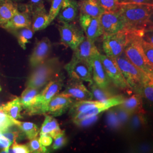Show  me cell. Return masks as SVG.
<instances>
[{
	"label": "cell",
	"instance_id": "cell-4",
	"mask_svg": "<svg viewBox=\"0 0 153 153\" xmlns=\"http://www.w3.org/2000/svg\"><path fill=\"white\" fill-rule=\"evenodd\" d=\"M64 76L59 74L45 86L36 97L35 104L26 111L28 115H45L47 105L55 95L60 92L64 85Z\"/></svg>",
	"mask_w": 153,
	"mask_h": 153
},
{
	"label": "cell",
	"instance_id": "cell-11",
	"mask_svg": "<svg viewBox=\"0 0 153 153\" xmlns=\"http://www.w3.org/2000/svg\"><path fill=\"white\" fill-rule=\"evenodd\" d=\"M74 101L68 95L62 93L57 94L49 101L47 105L45 115L59 116L70 109Z\"/></svg>",
	"mask_w": 153,
	"mask_h": 153
},
{
	"label": "cell",
	"instance_id": "cell-35",
	"mask_svg": "<svg viewBox=\"0 0 153 153\" xmlns=\"http://www.w3.org/2000/svg\"><path fill=\"white\" fill-rule=\"evenodd\" d=\"M63 1L64 0H52L51 5L48 13L49 25L51 22L53 21L56 17L58 16L61 6L62 5Z\"/></svg>",
	"mask_w": 153,
	"mask_h": 153
},
{
	"label": "cell",
	"instance_id": "cell-49",
	"mask_svg": "<svg viewBox=\"0 0 153 153\" xmlns=\"http://www.w3.org/2000/svg\"><path fill=\"white\" fill-rule=\"evenodd\" d=\"M148 78H149V82L153 85V73L148 74Z\"/></svg>",
	"mask_w": 153,
	"mask_h": 153
},
{
	"label": "cell",
	"instance_id": "cell-31",
	"mask_svg": "<svg viewBox=\"0 0 153 153\" xmlns=\"http://www.w3.org/2000/svg\"><path fill=\"white\" fill-rule=\"evenodd\" d=\"M106 122L107 126L112 129L119 130L123 128L114 108L108 109L106 115Z\"/></svg>",
	"mask_w": 153,
	"mask_h": 153
},
{
	"label": "cell",
	"instance_id": "cell-42",
	"mask_svg": "<svg viewBox=\"0 0 153 153\" xmlns=\"http://www.w3.org/2000/svg\"><path fill=\"white\" fill-rule=\"evenodd\" d=\"M99 117V115H96L91 117L85 119L84 120L78 121V123H76V124L81 127H86V126H91L98 120Z\"/></svg>",
	"mask_w": 153,
	"mask_h": 153
},
{
	"label": "cell",
	"instance_id": "cell-12",
	"mask_svg": "<svg viewBox=\"0 0 153 153\" xmlns=\"http://www.w3.org/2000/svg\"><path fill=\"white\" fill-rule=\"evenodd\" d=\"M52 49L51 42L48 38H44L36 43L30 56L29 64L33 69L48 59Z\"/></svg>",
	"mask_w": 153,
	"mask_h": 153
},
{
	"label": "cell",
	"instance_id": "cell-48",
	"mask_svg": "<svg viewBox=\"0 0 153 153\" xmlns=\"http://www.w3.org/2000/svg\"><path fill=\"white\" fill-rule=\"evenodd\" d=\"M0 153H15L13 149H4L2 151L0 152Z\"/></svg>",
	"mask_w": 153,
	"mask_h": 153
},
{
	"label": "cell",
	"instance_id": "cell-6",
	"mask_svg": "<svg viewBox=\"0 0 153 153\" xmlns=\"http://www.w3.org/2000/svg\"><path fill=\"white\" fill-rule=\"evenodd\" d=\"M128 30L124 28L118 33L104 35L103 38V49L106 56L115 59L124 53Z\"/></svg>",
	"mask_w": 153,
	"mask_h": 153
},
{
	"label": "cell",
	"instance_id": "cell-24",
	"mask_svg": "<svg viewBox=\"0 0 153 153\" xmlns=\"http://www.w3.org/2000/svg\"><path fill=\"white\" fill-rule=\"evenodd\" d=\"M18 11L16 4L11 0H0V25L3 26Z\"/></svg>",
	"mask_w": 153,
	"mask_h": 153
},
{
	"label": "cell",
	"instance_id": "cell-27",
	"mask_svg": "<svg viewBox=\"0 0 153 153\" xmlns=\"http://www.w3.org/2000/svg\"><path fill=\"white\" fill-rule=\"evenodd\" d=\"M90 88L93 98L100 102H104L115 96L108 88H100L94 81L90 83Z\"/></svg>",
	"mask_w": 153,
	"mask_h": 153
},
{
	"label": "cell",
	"instance_id": "cell-29",
	"mask_svg": "<svg viewBox=\"0 0 153 153\" xmlns=\"http://www.w3.org/2000/svg\"><path fill=\"white\" fill-rule=\"evenodd\" d=\"M16 31V38L18 43L22 49H26V45L30 42V40L33 38V31L31 27L22 28Z\"/></svg>",
	"mask_w": 153,
	"mask_h": 153
},
{
	"label": "cell",
	"instance_id": "cell-10",
	"mask_svg": "<svg viewBox=\"0 0 153 153\" xmlns=\"http://www.w3.org/2000/svg\"><path fill=\"white\" fill-rule=\"evenodd\" d=\"M103 35L118 33L124 29L126 23L119 11H104L99 17Z\"/></svg>",
	"mask_w": 153,
	"mask_h": 153
},
{
	"label": "cell",
	"instance_id": "cell-44",
	"mask_svg": "<svg viewBox=\"0 0 153 153\" xmlns=\"http://www.w3.org/2000/svg\"><path fill=\"white\" fill-rule=\"evenodd\" d=\"M120 4H137L153 5V0H119Z\"/></svg>",
	"mask_w": 153,
	"mask_h": 153
},
{
	"label": "cell",
	"instance_id": "cell-51",
	"mask_svg": "<svg viewBox=\"0 0 153 153\" xmlns=\"http://www.w3.org/2000/svg\"><path fill=\"white\" fill-rule=\"evenodd\" d=\"M2 90V88H0V91Z\"/></svg>",
	"mask_w": 153,
	"mask_h": 153
},
{
	"label": "cell",
	"instance_id": "cell-41",
	"mask_svg": "<svg viewBox=\"0 0 153 153\" xmlns=\"http://www.w3.org/2000/svg\"><path fill=\"white\" fill-rule=\"evenodd\" d=\"M142 39L153 46V26H149L144 29Z\"/></svg>",
	"mask_w": 153,
	"mask_h": 153
},
{
	"label": "cell",
	"instance_id": "cell-7",
	"mask_svg": "<svg viewBox=\"0 0 153 153\" xmlns=\"http://www.w3.org/2000/svg\"><path fill=\"white\" fill-rule=\"evenodd\" d=\"M65 68L71 79L90 83L93 82L92 67L89 61L72 57Z\"/></svg>",
	"mask_w": 153,
	"mask_h": 153
},
{
	"label": "cell",
	"instance_id": "cell-5",
	"mask_svg": "<svg viewBox=\"0 0 153 153\" xmlns=\"http://www.w3.org/2000/svg\"><path fill=\"white\" fill-rule=\"evenodd\" d=\"M128 85L134 91L148 79V74L134 65L124 53L114 59Z\"/></svg>",
	"mask_w": 153,
	"mask_h": 153
},
{
	"label": "cell",
	"instance_id": "cell-20",
	"mask_svg": "<svg viewBox=\"0 0 153 153\" xmlns=\"http://www.w3.org/2000/svg\"><path fill=\"white\" fill-rule=\"evenodd\" d=\"M48 13L46 11L45 6L38 7L32 11L31 28L33 32L44 29L49 26Z\"/></svg>",
	"mask_w": 153,
	"mask_h": 153
},
{
	"label": "cell",
	"instance_id": "cell-38",
	"mask_svg": "<svg viewBox=\"0 0 153 153\" xmlns=\"http://www.w3.org/2000/svg\"><path fill=\"white\" fill-rule=\"evenodd\" d=\"M114 108L123 127H126V125L127 124L128 121L130 119V117L131 115V114H130L129 112H128L125 109L122 108L119 105L115 106L114 107Z\"/></svg>",
	"mask_w": 153,
	"mask_h": 153
},
{
	"label": "cell",
	"instance_id": "cell-2",
	"mask_svg": "<svg viewBox=\"0 0 153 153\" xmlns=\"http://www.w3.org/2000/svg\"><path fill=\"white\" fill-rule=\"evenodd\" d=\"M126 30L128 35L124 50L126 58L146 74H152L153 68L148 63L141 47L144 29Z\"/></svg>",
	"mask_w": 153,
	"mask_h": 153
},
{
	"label": "cell",
	"instance_id": "cell-39",
	"mask_svg": "<svg viewBox=\"0 0 153 153\" xmlns=\"http://www.w3.org/2000/svg\"><path fill=\"white\" fill-rule=\"evenodd\" d=\"M11 127L2 131L1 133L13 144V142L16 141V140L20 136H21L23 134L22 133V131H21V130L19 128H18V130L17 131L16 129H11Z\"/></svg>",
	"mask_w": 153,
	"mask_h": 153
},
{
	"label": "cell",
	"instance_id": "cell-18",
	"mask_svg": "<svg viewBox=\"0 0 153 153\" xmlns=\"http://www.w3.org/2000/svg\"><path fill=\"white\" fill-rule=\"evenodd\" d=\"M78 4L76 0H64L58 19L62 23H72L76 19L78 12Z\"/></svg>",
	"mask_w": 153,
	"mask_h": 153
},
{
	"label": "cell",
	"instance_id": "cell-13",
	"mask_svg": "<svg viewBox=\"0 0 153 153\" xmlns=\"http://www.w3.org/2000/svg\"><path fill=\"white\" fill-rule=\"evenodd\" d=\"M79 22L87 38L95 41L103 35L99 18H94L80 14Z\"/></svg>",
	"mask_w": 153,
	"mask_h": 153
},
{
	"label": "cell",
	"instance_id": "cell-25",
	"mask_svg": "<svg viewBox=\"0 0 153 153\" xmlns=\"http://www.w3.org/2000/svg\"><path fill=\"white\" fill-rule=\"evenodd\" d=\"M0 108L14 119L17 120L22 118L21 115L22 106L19 98L14 99L7 103L2 105Z\"/></svg>",
	"mask_w": 153,
	"mask_h": 153
},
{
	"label": "cell",
	"instance_id": "cell-45",
	"mask_svg": "<svg viewBox=\"0 0 153 153\" xmlns=\"http://www.w3.org/2000/svg\"><path fill=\"white\" fill-rule=\"evenodd\" d=\"M29 2V7L31 11L33 10L43 6L44 5V0H28Z\"/></svg>",
	"mask_w": 153,
	"mask_h": 153
},
{
	"label": "cell",
	"instance_id": "cell-47",
	"mask_svg": "<svg viewBox=\"0 0 153 153\" xmlns=\"http://www.w3.org/2000/svg\"><path fill=\"white\" fill-rule=\"evenodd\" d=\"M11 144L12 143L4 136L0 137V149H2L3 150L9 149Z\"/></svg>",
	"mask_w": 153,
	"mask_h": 153
},
{
	"label": "cell",
	"instance_id": "cell-8",
	"mask_svg": "<svg viewBox=\"0 0 153 153\" xmlns=\"http://www.w3.org/2000/svg\"><path fill=\"white\" fill-rule=\"evenodd\" d=\"M100 59L107 75L117 88L126 90L131 89L114 59L100 54Z\"/></svg>",
	"mask_w": 153,
	"mask_h": 153
},
{
	"label": "cell",
	"instance_id": "cell-37",
	"mask_svg": "<svg viewBox=\"0 0 153 153\" xmlns=\"http://www.w3.org/2000/svg\"><path fill=\"white\" fill-rule=\"evenodd\" d=\"M141 47L145 58L148 63L153 68V46L143 40H141Z\"/></svg>",
	"mask_w": 153,
	"mask_h": 153
},
{
	"label": "cell",
	"instance_id": "cell-23",
	"mask_svg": "<svg viewBox=\"0 0 153 153\" xmlns=\"http://www.w3.org/2000/svg\"><path fill=\"white\" fill-rule=\"evenodd\" d=\"M78 6L81 14L94 18H99L105 11L96 0H82Z\"/></svg>",
	"mask_w": 153,
	"mask_h": 153
},
{
	"label": "cell",
	"instance_id": "cell-15",
	"mask_svg": "<svg viewBox=\"0 0 153 153\" xmlns=\"http://www.w3.org/2000/svg\"><path fill=\"white\" fill-rule=\"evenodd\" d=\"M90 62L92 67L93 81L100 88H108L110 79L102 63L100 53L94 56L90 60Z\"/></svg>",
	"mask_w": 153,
	"mask_h": 153
},
{
	"label": "cell",
	"instance_id": "cell-1",
	"mask_svg": "<svg viewBox=\"0 0 153 153\" xmlns=\"http://www.w3.org/2000/svg\"><path fill=\"white\" fill-rule=\"evenodd\" d=\"M128 30H142L151 26L153 5L126 4H120L118 10Z\"/></svg>",
	"mask_w": 153,
	"mask_h": 153
},
{
	"label": "cell",
	"instance_id": "cell-3",
	"mask_svg": "<svg viewBox=\"0 0 153 153\" xmlns=\"http://www.w3.org/2000/svg\"><path fill=\"white\" fill-rule=\"evenodd\" d=\"M61 69V65L58 58L47 59L42 64L33 68L28 78L27 87L40 90L58 76Z\"/></svg>",
	"mask_w": 153,
	"mask_h": 153
},
{
	"label": "cell",
	"instance_id": "cell-9",
	"mask_svg": "<svg viewBox=\"0 0 153 153\" xmlns=\"http://www.w3.org/2000/svg\"><path fill=\"white\" fill-rule=\"evenodd\" d=\"M61 42L74 50L85 38L82 29L76 25L68 23H63L59 27Z\"/></svg>",
	"mask_w": 153,
	"mask_h": 153
},
{
	"label": "cell",
	"instance_id": "cell-34",
	"mask_svg": "<svg viewBox=\"0 0 153 153\" xmlns=\"http://www.w3.org/2000/svg\"><path fill=\"white\" fill-rule=\"evenodd\" d=\"M105 11H118L120 4L119 0H96Z\"/></svg>",
	"mask_w": 153,
	"mask_h": 153
},
{
	"label": "cell",
	"instance_id": "cell-30",
	"mask_svg": "<svg viewBox=\"0 0 153 153\" xmlns=\"http://www.w3.org/2000/svg\"><path fill=\"white\" fill-rule=\"evenodd\" d=\"M148 80L149 78L147 81L143 82L142 85L137 88L135 92L140 94L142 99H144L148 103L153 106V85Z\"/></svg>",
	"mask_w": 153,
	"mask_h": 153
},
{
	"label": "cell",
	"instance_id": "cell-28",
	"mask_svg": "<svg viewBox=\"0 0 153 153\" xmlns=\"http://www.w3.org/2000/svg\"><path fill=\"white\" fill-rule=\"evenodd\" d=\"M16 126L28 140H31L38 137L39 130L38 127L34 123L30 122H21L16 120Z\"/></svg>",
	"mask_w": 153,
	"mask_h": 153
},
{
	"label": "cell",
	"instance_id": "cell-32",
	"mask_svg": "<svg viewBox=\"0 0 153 153\" xmlns=\"http://www.w3.org/2000/svg\"><path fill=\"white\" fill-rule=\"evenodd\" d=\"M134 153H153V140H142L135 144Z\"/></svg>",
	"mask_w": 153,
	"mask_h": 153
},
{
	"label": "cell",
	"instance_id": "cell-19",
	"mask_svg": "<svg viewBox=\"0 0 153 153\" xmlns=\"http://www.w3.org/2000/svg\"><path fill=\"white\" fill-rule=\"evenodd\" d=\"M32 19L28 11L20 12L18 10L11 19L2 26L7 30H16L22 28L31 27Z\"/></svg>",
	"mask_w": 153,
	"mask_h": 153
},
{
	"label": "cell",
	"instance_id": "cell-43",
	"mask_svg": "<svg viewBox=\"0 0 153 153\" xmlns=\"http://www.w3.org/2000/svg\"><path fill=\"white\" fill-rule=\"evenodd\" d=\"M12 149L15 153H30L27 145L18 144L16 141L13 143Z\"/></svg>",
	"mask_w": 153,
	"mask_h": 153
},
{
	"label": "cell",
	"instance_id": "cell-36",
	"mask_svg": "<svg viewBox=\"0 0 153 153\" xmlns=\"http://www.w3.org/2000/svg\"><path fill=\"white\" fill-rule=\"evenodd\" d=\"M27 146L30 153H47L48 152L47 148L40 143L38 137L30 140Z\"/></svg>",
	"mask_w": 153,
	"mask_h": 153
},
{
	"label": "cell",
	"instance_id": "cell-16",
	"mask_svg": "<svg viewBox=\"0 0 153 153\" xmlns=\"http://www.w3.org/2000/svg\"><path fill=\"white\" fill-rule=\"evenodd\" d=\"M148 120L145 113H135L131 114L126 125V131L129 135H139L147 129Z\"/></svg>",
	"mask_w": 153,
	"mask_h": 153
},
{
	"label": "cell",
	"instance_id": "cell-40",
	"mask_svg": "<svg viewBox=\"0 0 153 153\" xmlns=\"http://www.w3.org/2000/svg\"><path fill=\"white\" fill-rule=\"evenodd\" d=\"M66 142V138L65 137V132L62 131L54 138V142L53 143L52 149L53 150L59 149L65 145Z\"/></svg>",
	"mask_w": 153,
	"mask_h": 153
},
{
	"label": "cell",
	"instance_id": "cell-22",
	"mask_svg": "<svg viewBox=\"0 0 153 153\" xmlns=\"http://www.w3.org/2000/svg\"><path fill=\"white\" fill-rule=\"evenodd\" d=\"M62 131L58 122L53 116L45 115L44 122L40 131V136L48 135L54 139Z\"/></svg>",
	"mask_w": 153,
	"mask_h": 153
},
{
	"label": "cell",
	"instance_id": "cell-33",
	"mask_svg": "<svg viewBox=\"0 0 153 153\" xmlns=\"http://www.w3.org/2000/svg\"><path fill=\"white\" fill-rule=\"evenodd\" d=\"M16 119L12 118L0 108V131L2 132L13 126H16Z\"/></svg>",
	"mask_w": 153,
	"mask_h": 153
},
{
	"label": "cell",
	"instance_id": "cell-21",
	"mask_svg": "<svg viewBox=\"0 0 153 153\" xmlns=\"http://www.w3.org/2000/svg\"><path fill=\"white\" fill-rule=\"evenodd\" d=\"M119 105L131 114L139 112L145 113L143 107V99L138 94H133L129 98L125 99L124 102Z\"/></svg>",
	"mask_w": 153,
	"mask_h": 153
},
{
	"label": "cell",
	"instance_id": "cell-46",
	"mask_svg": "<svg viewBox=\"0 0 153 153\" xmlns=\"http://www.w3.org/2000/svg\"><path fill=\"white\" fill-rule=\"evenodd\" d=\"M39 141L43 146L46 147L49 146L52 144L53 140L52 138L48 135H42L40 136Z\"/></svg>",
	"mask_w": 153,
	"mask_h": 153
},
{
	"label": "cell",
	"instance_id": "cell-26",
	"mask_svg": "<svg viewBox=\"0 0 153 153\" xmlns=\"http://www.w3.org/2000/svg\"><path fill=\"white\" fill-rule=\"evenodd\" d=\"M39 93V90L35 88L27 87L23 91L20 98L22 108L26 111L31 108L36 103V97Z\"/></svg>",
	"mask_w": 153,
	"mask_h": 153
},
{
	"label": "cell",
	"instance_id": "cell-14",
	"mask_svg": "<svg viewBox=\"0 0 153 153\" xmlns=\"http://www.w3.org/2000/svg\"><path fill=\"white\" fill-rule=\"evenodd\" d=\"M62 93L78 100H91L93 99L91 91L83 84L82 81L74 79L68 82L65 90Z\"/></svg>",
	"mask_w": 153,
	"mask_h": 153
},
{
	"label": "cell",
	"instance_id": "cell-17",
	"mask_svg": "<svg viewBox=\"0 0 153 153\" xmlns=\"http://www.w3.org/2000/svg\"><path fill=\"white\" fill-rule=\"evenodd\" d=\"M94 42L85 37L82 42L73 50V57L90 62L94 56L100 53Z\"/></svg>",
	"mask_w": 153,
	"mask_h": 153
},
{
	"label": "cell",
	"instance_id": "cell-50",
	"mask_svg": "<svg viewBox=\"0 0 153 153\" xmlns=\"http://www.w3.org/2000/svg\"><path fill=\"white\" fill-rule=\"evenodd\" d=\"M11 1H18V0H11Z\"/></svg>",
	"mask_w": 153,
	"mask_h": 153
}]
</instances>
